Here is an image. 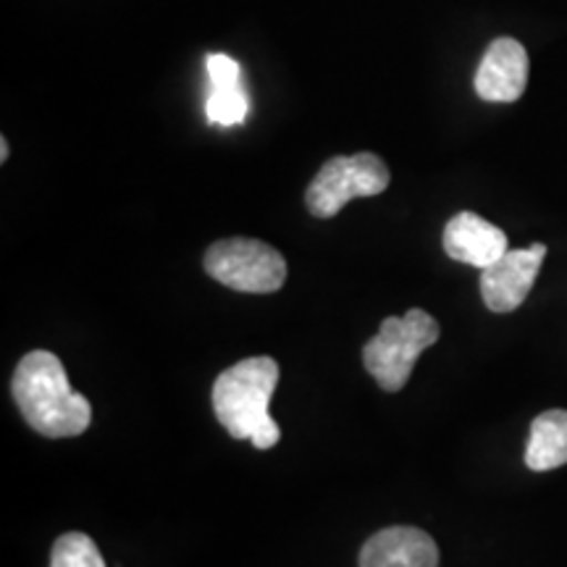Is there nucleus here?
Instances as JSON below:
<instances>
[{"label":"nucleus","mask_w":567,"mask_h":567,"mask_svg":"<svg viewBox=\"0 0 567 567\" xmlns=\"http://www.w3.org/2000/svg\"><path fill=\"white\" fill-rule=\"evenodd\" d=\"M11 392L24 421L48 439L80 436L92 421L87 396L71 389L63 363L53 352L24 354L13 373Z\"/></svg>","instance_id":"f257e3e1"},{"label":"nucleus","mask_w":567,"mask_h":567,"mask_svg":"<svg viewBox=\"0 0 567 567\" xmlns=\"http://www.w3.org/2000/svg\"><path fill=\"white\" fill-rule=\"evenodd\" d=\"M279 384L274 358H247L234 363L213 384V410L234 439H250L258 450H271L281 439L279 423L268 413Z\"/></svg>","instance_id":"f03ea898"},{"label":"nucleus","mask_w":567,"mask_h":567,"mask_svg":"<svg viewBox=\"0 0 567 567\" xmlns=\"http://www.w3.org/2000/svg\"><path fill=\"white\" fill-rule=\"evenodd\" d=\"M439 323L425 310H408L405 316H389L381 321L379 334L363 347L365 371L379 381L384 392H400L410 381L417 354L434 347Z\"/></svg>","instance_id":"7ed1b4c3"},{"label":"nucleus","mask_w":567,"mask_h":567,"mask_svg":"<svg viewBox=\"0 0 567 567\" xmlns=\"http://www.w3.org/2000/svg\"><path fill=\"white\" fill-rule=\"evenodd\" d=\"M392 182L389 166L379 155H337L326 161L305 193V205L316 218H334L354 197L381 195Z\"/></svg>","instance_id":"20e7f679"},{"label":"nucleus","mask_w":567,"mask_h":567,"mask_svg":"<svg viewBox=\"0 0 567 567\" xmlns=\"http://www.w3.org/2000/svg\"><path fill=\"white\" fill-rule=\"evenodd\" d=\"M205 271L224 287L250 295H271L287 281V260L276 247L260 239L234 237L210 245Z\"/></svg>","instance_id":"39448f33"},{"label":"nucleus","mask_w":567,"mask_h":567,"mask_svg":"<svg viewBox=\"0 0 567 567\" xmlns=\"http://www.w3.org/2000/svg\"><path fill=\"white\" fill-rule=\"evenodd\" d=\"M547 245H530L526 250H507L496 264L481 271V297L494 313H513L534 289Z\"/></svg>","instance_id":"423d86ee"},{"label":"nucleus","mask_w":567,"mask_h":567,"mask_svg":"<svg viewBox=\"0 0 567 567\" xmlns=\"http://www.w3.org/2000/svg\"><path fill=\"white\" fill-rule=\"evenodd\" d=\"M476 92L486 103H515L528 84V53L513 38H499L476 71Z\"/></svg>","instance_id":"0eeeda50"},{"label":"nucleus","mask_w":567,"mask_h":567,"mask_svg":"<svg viewBox=\"0 0 567 567\" xmlns=\"http://www.w3.org/2000/svg\"><path fill=\"white\" fill-rule=\"evenodd\" d=\"M444 252L457 264L476 266L484 271L507 252V234L476 213H457L444 229Z\"/></svg>","instance_id":"6e6552de"},{"label":"nucleus","mask_w":567,"mask_h":567,"mask_svg":"<svg viewBox=\"0 0 567 567\" xmlns=\"http://www.w3.org/2000/svg\"><path fill=\"white\" fill-rule=\"evenodd\" d=\"M360 567H439V547L421 528H384L365 542Z\"/></svg>","instance_id":"1a4fd4ad"},{"label":"nucleus","mask_w":567,"mask_h":567,"mask_svg":"<svg viewBox=\"0 0 567 567\" xmlns=\"http://www.w3.org/2000/svg\"><path fill=\"white\" fill-rule=\"evenodd\" d=\"M567 463V410H547L530 423L526 465L544 473Z\"/></svg>","instance_id":"9d476101"},{"label":"nucleus","mask_w":567,"mask_h":567,"mask_svg":"<svg viewBox=\"0 0 567 567\" xmlns=\"http://www.w3.org/2000/svg\"><path fill=\"white\" fill-rule=\"evenodd\" d=\"M51 567H105V559L90 536L71 530L53 544Z\"/></svg>","instance_id":"9b49d317"},{"label":"nucleus","mask_w":567,"mask_h":567,"mask_svg":"<svg viewBox=\"0 0 567 567\" xmlns=\"http://www.w3.org/2000/svg\"><path fill=\"white\" fill-rule=\"evenodd\" d=\"M205 111H208L210 122L218 126L243 124L247 116V95L243 87H213Z\"/></svg>","instance_id":"f8f14e48"},{"label":"nucleus","mask_w":567,"mask_h":567,"mask_svg":"<svg viewBox=\"0 0 567 567\" xmlns=\"http://www.w3.org/2000/svg\"><path fill=\"white\" fill-rule=\"evenodd\" d=\"M213 87H239V63L224 53H213L205 59Z\"/></svg>","instance_id":"ddd939ff"},{"label":"nucleus","mask_w":567,"mask_h":567,"mask_svg":"<svg viewBox=\"0 0 567 567\" xmlns=\"http://www.w3.org/2000/svg\"><path fill=\"white\" fill-rule=\"evenodd\" d=\"M0 161H9V140H0Z\"/></svg>","instance_id":"4468645a"}]
</instances>
